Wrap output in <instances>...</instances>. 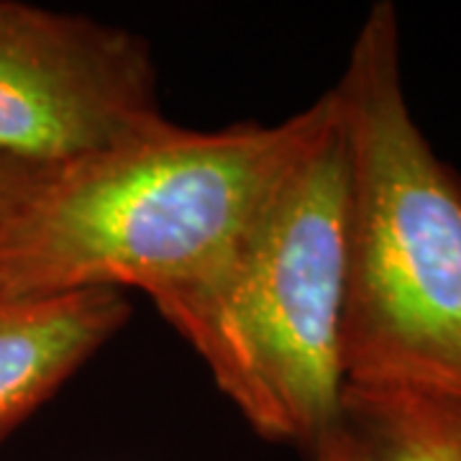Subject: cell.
<instances>
[{
    "instance_id": "obj_4",
    "label": "cell",
    "mask_w": 461,
    "mask_h": 461,
    "mask_svg": "<svg viewBox=\"0 0 461 461\" xmlns=\"http://www.w3.org/2000/svg\"><path fill=\"white\" fill-rule=\"evenodd\" d=\"M169 126L141 36L0 0V162L51 175Z\"/></svg>"
},
{
    "instance_id": "obj_2",
    "label": "cell",
    "mask_w": 461,
    "mask_h": 461,
    "mask_svg": "<svg viewBox=\"0 0 461 461\" xmlns=\"http://www.w3.org/2000/svg\"><path fill=\"white\" fill-rule=\"evenodd\" d=\"M333 95L348 149L346 382L461 400V177L412 118L393 3L366 14Z\"/></svg>"
},
{
    "instance_id": "obj_3",
    "label": "cell",
    "mask_w": 461,
    "mask_h": 461,
    "mask_svg": "<svg viewBox=\"0 0 461 461\" xmlns=\"http://www.w3.org/2000/svg\"><path fill=\"white\" fill-rule=\"evenodd\" d=\"M348 149L329 90L311 141L229 259L154 300L218 390L272 444L308 448L344 387Z\"/></svg>"
},
{
    "instance_id": "obj_1",
    "label": "cell",
    "mask_w": 461,
    "mask_h": 461,
    "mask_svg": "<svg viewBox=\"0 0 461 461\" xmlns=\"http://www.w3.org/2000/svg\"><path fill=\"white\" fill-rule=\"evenodd\" d=\"M323 98L275 126L167 131L41 177L0 230V295H172L229 259L280 187Z\"/></svg>"
},
{
    "instance_id": "obj_5",
    "label": "cell",
    "mask_w": 461,
    "mask_h": 461,
    "mask_svg": "<svg viewBox=\"0 0 461 461\" xmlns=\"http://www.w3.org/2000/svg\"><path fill=\"white\" fill-rule=\"evenodd\" d=\"M129 313L115 290L0 295V441L123 329Z\"/></svg>"
},
{
    "instance_id": "obj_6",
    "label": "cell",
    "mask_w": 461,
    "mask_h": 461,
    "mask_svg": "<svg viewBox=\"0 0 461 461\" xmlns=\"http://www.w3.org/2000/svg\"><path fill=\"white\" fill-rule=\"evenodd\" d=\"M305 454L311 461H461V400L344 382Z\"/></svg>"
},
{
    "instance_id": "obj_7",
    "label": "cell",
    "mask_w": 461,
    "mask_h": 461,
    "mask_svg": "<svg viewBox=\"0 0 461 461\" xmlns=\"http://www.w3.org/2000/svg\"><path fill=\"white\" fill-rule=\"evenodd\" d=\"M41 177L47 175L33 172L29 167L0 162V230L16 215V211L23 205V200L32 195V190Z\"/></svg>"
}]
</instances>
